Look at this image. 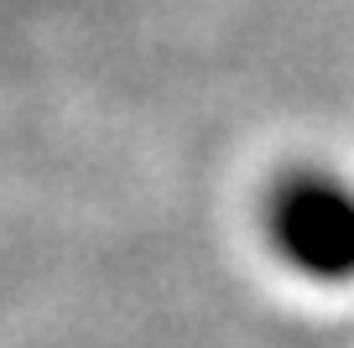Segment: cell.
<instances>
[{"label": "cell", "instance_id": "6da1fadb", "mask_svg": "<svg viewBox=\"0 0 354 348\" xmlns=\"http://www.w3.org/2000/svg\"><path fill=\"white\" fill-rule=\"evenodd\" d=\"M271 244L297 276L349 281L354 276V187L323 172H297L271 193Z\"/></svg>", "mask_w": 354, "mask_h": 348}]
</instances>
